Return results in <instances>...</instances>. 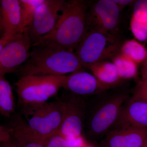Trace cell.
I'll return each mask as SVG.
<instances>
[{
	"label": "cell",
	"instance_id": "cell-7",
	"mask_svg": "<svg viewBox=\"0 0 147 147\" xmlns=\"http://www.w3.org/2000/svg\"><path fill=\"white\" fill-rule=\"evenodd\" d=\"M32 47L28 28L13 37L0 50V76L15 72L30 57Z\"/></svg>",
	"mask_w": 147,
	"mask_h": 147
},
{
	"label": "cell",
	"instance_id": "cell-5",
	"mask_svg": "<svg viewBox=\"0 0 147 147\" xmlns=\"http://www.w3.org/2000/svg\"><path fill=\"white\" fill-rule=\"evenodd\" d=\"M117 47L116 41L109 34L88 29L75 53L84 67L88 68L113 55Z\"/></svg>",
	"mask_w": 147,
	"mask_h": 147
},
{
	"label": "cell",
	"instance_id": "cell-2",
	"mask_svg": "<svg viewBox=\"0 0 147 147\" xmlns=\"http://www.w3.org/2000/svg\"><path fill=\"white\" fill-rule=\"evenodd\" d=\"M33 47L30 58L15 73L28 75H64L82 70L84 67L71 49L50 45Z\"/></svg>",
	"mask_w": 147,
	"mask_h": 147
},
{
	"label": "cell",
	"instance_id": "cell-23",
	"mask_svg": "<svg viewBox=\"0 0 147 147\" xmlns=\"http://www.w3.org/2000/svg\"><path fill=\"white\" fill-rule=\"evenodd\" d=\"M46 147H75L60 134H55L46 141Z\"/></svg>",
	"mask_w": 147,
	"mask_h": 147
},
{
	"label": "cell",
	"instance_id": "cell-18",
	"mask_svg": "<svg viewBox=\"0 0 147 147\" xmlns=\"http://www.w3.org/2000/svg\"><path fill=\"white\" fill-rule=\"evenodd\" d=\"M113 63L115 65L121 79H131L137 75V63L122 54L115 58Z\"/></svg>",
	"mask_w": 147,
	"mask_h": 147
},
{
	"label": "cell",
	"instance_id": "cell-17",
	"mask_svg": "<svg viewBox=\"0 0 147 147\" xmlns=\"http://www.w3.org/2000/svg\"><path fill=\"white\" fill-rule=\"evenodd\" d=\"M16 106L14 102L12 87L5 76H0V113L10 119L14 113Z\"/></svg>",
	"mask_w": 147,
	"mask_h": 147
},
{
	"label": "cell",
	"instance_id": "cell-9",
	"mask_svg": "<svg viewBox=\"0 0 147 147\" xmlns=\"http://www.w3.org/2000/svg\"><path fill=\"white\" fill-rule=\"evenodd\" d=\"M66 1L45 0L36 11L33 20L28 28L32 46L50 33L57 24Z\"/></svg>",
	"mask_w": 147,
	"mask_h": 147
},
{
	"label": "cell",
	"instance_id": "cell-6",
	"mask_svg": "<svg viewBox=\"0 0 147 147\" xmlns=\"http://www.w3.org/2000/svg\"><path fill=\"white\" fill-rule=\"evenodd\" d=\"M64 103L61 98L47 102L37 109L27 121L30 128L45 140L59 133L65 114Z\"/></svg>",
	"mask_w": 147,
	"mask_h": 147
},
{
	"label": "cell",
	"instance_id": "cell-1",
	"mask_svg": "<svg viewBox=\"0 0 147 147\" xmlns=\"http://www.w3.org/2000/svg\"><path fill=\"white\" fill-rule=\"evenodd\" d=\"M88 6L84 1H66L55 28L32 47L50 45L76 49L86 32Z\"/></svg>",
	"mask_w": 147,
	"mask_h": 147
},
{
	"label": "cell",
	"instance_id": "cell-13",
	"mask_svg": "<svg viewBox=\"0 0 147 147\" xmlns=\"http://www.w3.org/2000/svg\"><path fill=\"white\" fill-rule=\"evenodd\" d=\"M129 128H147V102L132 97L128 99L109 130Z\"/></svg>",
	"mask_w": 147,
	"mask_h": 147
},
{
	"label": "cell",
	"instance_id": "cell-12",
	"mask_svg": "<svg viewBox=\"0 0 147 147\" xmlns=\"http://www.w3.org/2000/svg\"><path fill=\"white\" fill-rule=\"evenodd\" d=\"M62 88L66 92L85 98L110 88L99 82L93 74L82 70L67 76Z\"/></svg>",
	"mask_w": 147,
	"mask_h": 147
},
{
	"label": "cell",
	"instance_id": "cell-28",
	"mask_svg": "<svg viewBox=\"0 0 147 147\" xmlns=\"http://www.w3.org/2000/svg\"><path fill=\"white\" fill-rule=\"evenodd\" d=\"M144 78H147V69H146V73Z\"/></svg>",
	"mask_w": 147,
	"mask_h": 147
},
{
	"label": "cell",
	"instance_id": "cell-27",
	"mask_svg": "<svg viewBox=\"0 0 147 147\" xmlns=\"http://www.w3.org/2000/svg\"><path fill=\"white\" fill-rule=\"evenodd\" d=\"M141 147H147V139L145 141V143H144V144Z\"/></svg>",
	"mask_w": 147,
	"mask_h": 147
},
{
	"label": "cell",
	"instance_id": "cell-15",
	"mask_svg": "<svg viewBox=\"0 0 147 147\" xmlns=\"http://www.w3.org/2000/svg\"><path fill=\"white\" fill-rule=\"evenodd\" d=\"M11 134L19 147H46V141L37 135L26 121L20 119L10 127Z\"/></svg>",
	"mask_w": 147,
	"mask_h": 147
},
{
	"label": "cell",
	"instance_id": "cell-3",
	"mask_svg": "<svg viewBox=\"0 0 147 147\" xmlns=\"http://www.w3.org/2000/svg\"><path fill=\"white\" fill-rule=\"evenodd\" d=\"M102 92L87 100L84 131L87 137L96 139L105 136L128 100L125 92Z\"/></svg>",
	"mask_w": 147,
	"mask_h": 147
},
{
	"label": "cell",
	"instance_id": "cell-21",
	"mask_svg": "<svg viewBox=\"0 0 147 147\" xmlns=\"http://www.w3.org/2000/svg\"><path fill=\"white\" fill-rule=\"evenodd\" d=\"M132 18L139 23L147 24V0H141L135 3Z\"/></svg>",
	"mask_w": 147,
	"mask_h": 147
},
{
	"label": "cell",
	"instance_id": "cell-10",
	"mask_svg": "<svg viewBox=\"0 0 147 147\" xmlns=\"http://www.w3.org/2000/svg\"><path fill=\"white\" fill-rule=\"evenodd\" d=\"M120 7L113 0H99L91 6L87 17V29L108 33L117 28Z\"/></svg>",
	"mask_w": 147,
	"mask_h": 147
},
{
	"label": "cell",
	"instance_id": "cell-14",
	"mask_svg": "<svg viewBox=\"0 0 147 147\" xmlns=\"http://www.w3.org/2000/svg\"><path fill=\"white\" fill-rule=\"evenodd\" d=\"M147 139V128L109 130L101 142L102 147H141Z\"/></svg>",
	"mask_w": 147,
	"mask_h": 147
},
{
	"label": "cell",
	"instance_id": "cell-26",
	"mask_svg": "<svg viewBox=\"0 0 147 147\" xmlns=\"http://www.w3.org/2000/svg\"><path fill=\"white\" fill-rule=\"evenodd\" d=\"M113 1L118 5L119 7V6L123 7L127 5L132 2V1H129V0H117V1L113 0Z\"/></svg>",
	"mask_w": 147,
	"mask_h": 147
},
{
	"label": "cell",
	"instance_id": "cell-11",
	"mask_svg": "<svg viewBox=\"0 0 147 147\" xmlns=\"http://www.w3.org/2000/svg\"><path fill=\"white\" fill-rule=\"evenodd\" d=\"M0 10L1 50L13 36L22 32L20 0H1Z\"/></svg>",
	"mask_w": 147,
	"mask_h": 147
},
{
	"label": "cell",
	"instance_id": "cell-4",
	"mask_svg": "<svg viewBox=\"0 0 147 147\" xmlns=\"http://www.w3.org/2000/svg\"><path fill=\"white\" fill-rule=\"evenodd\" d=\"M65 75H28L14 84L18 96L16 108L27 121L38 108L62 88Z\"/></svg>",
	"mask_w": 147,
	"mask_h": 147
},
{
	"label": "cell",
	"instance_id": "cell-16",
	"mask_svg": "<svg viewBox=\"0 0 147 147\" xmlns=\"http://www.w3.org/2000/svg\"><path fill=\"white\" fill-rule=\"evenodd\" d=\"M88 68L99 82L110 88L117 85L121 80L113 62L102 61L92 65Z\"/></svg>",
	"mask_w": 147,
	"mask_h": 147
},
{
	"label": "cell",
	"instance_id": "cell-24",
	"mask_svg": "<svg viewBox=\"0 0 147 147\" xmlns=\"http://www.w3.org/2000/svg\"><path fill=\"white\" fill-rule=\"evenodd\" d=\"M132 97L147 102V78L139 82Z\"/></svg>",
	"mask_w": 147,
	"mask_h": 147
},
{
	"label": "cell",
	"instance_id": "cell-20",
	"mask_svg": "<svg viewBox=\"0 0 147 147\" xmlns=\"http://www.w3.org/2000/svg\"><path fill=\"white\" fill-rule=\"evenodd\" d=\"M121 52L122 55L136 63L142 62L147 57L146 48L134 40L125 42L122 47Z\"/></svg>",
	"mask_w": 147,
	"mask_h": 147
},
{
	"label": "cell",
	"instance_id": "cell-25",
	"mask_svg": "<svg viewBox=\"0 0 147 147\" xmlns=\"http://www.w3.org/2000/svg\"><path fill=\"white\" fill-rule=\"evenodd\" d=\"M0 147H19L13 137L11 136L10 139L6 142H1Z\"/></svg>",
	"mask_w": 147,
	"mask_h": 147
},
{
	"label": "cell",
	"instance_id": "cell-19",
	"mask_svg": "<svg viewBox=\"0 0 147 147\" xmlns=\"http://www.w3.org/2000/svg\"><path fill=\"white\" fill-rule=\"evenodd\" d=\"M45 0H20L22 32L32 24L37 8Z\"/></svg>",
	"mask_w": 147,
	"mask_h": 147
},
{
	"label": "cell",
	"instance_id": "cell-22",
	"mask_svg": "<svg viewBox=\"0 0 147 147\" xmlns=\"http://www.w3.org/2000/svg\"><path fill=\"white\" fill-rule=\"evenodd\" d=\"M130 26L132 33L137 39L144 41L147 40V23H139L131 19Z\"/></svg>",
	"mask_w": 147,
	"mask_h": 147
},
{
	"label": "cell",
	"instance_id": "cell-8",
	"mask_svg": "<svg viewBox=\"0 0 147 147\" xmlns=\"http://www.w3.org/2000/svg\"><path fill=\"white\" fill-rule=\"evenodd\" d=\"M64 103V119L59 134L66 139L81 137L84 131L87 100L66 93L61 97Z\"/></svg>",
	"mask_w": 147,
	"mask_h": 147
}]
</instances>
